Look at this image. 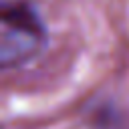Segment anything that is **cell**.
I'll return each mask as SVG.
<instances>
[{
    "mask_svg": "<svg viewBox=\"0 0 129 129\" xmlns=\"http://www.w3.org/2000/svg\"><path fill=\"white\" fill-rule=\"evenodd\" d=\"M44 36L46 30L32 6L24 2H12L2 6L0 60L4 69L14 67L24 58L32 56Z\"/></svg>",
    "mask_w": 129,
    "mask_h": 129,
    "instance_id": "cell-1",
    "label": "cell"
}]
</instances>
